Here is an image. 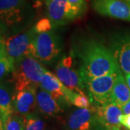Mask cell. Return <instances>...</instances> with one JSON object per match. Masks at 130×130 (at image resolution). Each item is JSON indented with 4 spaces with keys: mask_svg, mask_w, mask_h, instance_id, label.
Segmentation results:
<instances>
[{
    "mask_svg": "<svg viewBox=\"0 0 130 130\" xmlns=\"http://www.w3.org/2000/svg\"><path fill=\"white\" fill-rule=\"evenodd\" d=\"M72 53L79 61L78 70L84 83L120 69L111 48L95 38L82 41L74 46Z\"/></svg>",
    "mask_w": 130,
    "mask_h": 130,
    "instance_id": "obj_1",
    "label": "cell"
},
{
    "mask_svg": "<svg viewBox=\"0 0 130 130\" xmlns=\"http://www.w3.org/2000/svg\"><path fill=\"white\" fill-rule=\"evenodd\" d=\"M1 25L12 32L28 27L34 18V10L27 0H0Z\"/></svg>",
    "mask_w": 130,
    "mask_h": 130,
    "instance_id": "obj_2",
    "label": "cell"
},
{
    "mask_svg": "<svg viewBox=\"0 0 130 130\" xmlns=\"http://www.w3.org/2000/svg\"><path fill=\"white\" fill-rule=\"evenodd\" d=\"M46 71L41 63L32 56H26L16 62L12 73L14 93L28 88H40L41 79Z\"/></svg>",
    "mask_w": 130,
    "mask_h": 130,
    "instance_id": "obj_3",
    "label": "cell"
},
{
    "mask_svg": "<svg viewBox=\"0 0 130 130\" xmlns=\"http://www.w3.org/2000/svg\"><path fill=\"white\" fill-rule=\"evenodd\" d=\"M62 41L54 30L37 34L34 40L32 57L41 63L51 64L60 55Z\"/></svg>",
    "mask_w": 130,
    "mask_h": 130,
    "instance_id": "obj_4",
    "label": "cell"
},
{
    "mask_svg": "<svg viewBox=\"0 0 130 130\" xmlns=\"http://www.w3.org/2000/svg\"><path fill=\"white\" fill-rule=\"evenodd\" d=\"M46 6L47 18L54 27L66 25L84 14L68 0H46Z\"/></svg>",
    "mask_w": 130,
    "mask_h": 130,
    "instance_id": "obj_5",
    "label": "cell"
},
{
    "mask_svg": "<svg viewBox=\"0 0 130 130\" xmlns=\"http://www.w3.org/2000/svg\"><path fill=\"white\" fill-rule=\"evenodd\" d=\"M37 33L34 26L21 33L12 35L5 39L6 51L15 62L26 56H32L34 40Z\"/></svg>",
    "mask_w": 130,
    "mask_h": 130,
    "instance_id": "obj_6",
    "label": "cell"
},
{
    "mask_svg": "<svg viewBox=\"0 0 130 130\" xmlns=\"http://www.w3.org/2000/svg\"><path fill=\"white\" fill-rule=\"evenodd\" d=\"M120 70V69H119ZM119 71L85 82V88L95 105H103L112 101V93Z\"/></svg>",
    "mask_w": 130,
    "mask_h": 130,
    "instance_id": "obj_7",
    "label": "cell"
},
{
    "mask_svg": "<svg viewBox=\"0 0 130 130\" xmlns=\"http://www.w3.org/2000/svg\"><path fill=\"white\" fill-rule=\"evenodd\" d=\"M74 56H63L56 66V76L66 87L77 93L84 94L85 84L82 79L79 70L74 67Z\"/></svg>",
    "mask_w": 130,
    "mask_h": 130,
    "instance_id": "obj_8",
    "label": "cell"
},
{
    "mask_svg": "<svg viewBox=\"0 0 130 130\" xmlns=\"http://www.w3.org/2000/svg\"><path fill=\"white\" fill-rule=\"evenodd\" d=\"M91 5L101 15L130 22V5L124 0H91Z\"/></svg>",
    "mask_w": 130,
    "mask_h": 130,
    "instance_id": "obj_9",
    "label": "cell"
},
{
    "mask_svg": "<svg viewBox=\"0 0 130 130\" xmlns=\"http://www.w3.org/2000/svg\"><path fill=\"white\" fill-rule=\"evenodd\" d=\"M98 120L105 126L107 130L118 129L121 126V118L123 115L121 107L113 101L103 105H95Z\"/></svg>",
    "mask_w": 130,
    "mask_h": 130,
    "instance_id": "obj_10",
    "label": "cell"
},
{
    "mask_svg": "<svg viewBox=\"0 0 130 130\" xmlns=\"http://www.w3.org/2000/svg\"><path fill=\"white\" fill-rule=\"evenodd\" d=\"M38 89L28 88L14 93L13 100V110L15 113L22 116H26L34 113L37 106Z\"/></svg>",
    "mask_w": 130,
    "mask_h": 130,
    "instance_id": "obj_11",
    "label": "cell"
},
{
    "mask_svg": "<svg viewBox=\"0 0 130 130\" xmlns=\"http://www.w3.org/2000/svg\"><path fill=\"white\" fill-rule=\"evenodd\" d=\"M97 120L95 107L78 108L69 116L67 126L70 130H93Z\"/></svg>",
    "mask_w": 130,
    "mask_h": 130,
    "instance_id": "obj_12",
    "label": "cell"
},
{
    "mask_svg": "<svg viewBox=\"0 0 130 130\" xmlns=\"http://www.w3.org/2000/svg\"><path fill=\"white\" fill-rule=\"evenodd\" d=\"M111 50L124 74L130 73V36H118L111 41Z\"/></svg>",
    "mask_w": 130,
    "mask_h": 130,
    "instance_id": "obj_13",
    "label": "cell"
},
{
    "mask_svg": "<svg viewBox=\"0 0 130 130\" xmlns=\"http://www.w3.org/2000/svg\"><path fill=\"white\" fill-rule=\"evenodd\" d=\"M40 88L50 93L60 105H70L67 101V92L69 88L66 87L61 82L56 74H52L46 70L42 76Z\"/></svg>",
    "mask_w": 130,
    "mask_h": 130,
    "instance_id": "obj_14",
    "label": "cell"
},
{
    "mask_svg": "<svg viewBox=\"0 0 130 130\" xmlns=\"http://www.w3.org/2000/svg\"><path fill=\"white\" fill-rule=\"evenodd\" d=\"M37 92V107L43 114L48 116H55L61 112V107L59 102L50 93L39 88Z\"/></svg>",
    "mask_w": 130,
    "mask_h": 130,
    "instance_id": "obj_15",
    "label": "cell"
},
{
    "mask_svg": "<svg viewBox=\"0 0 130 130\" xmlns=\"http://www.w3.org/2000/svg\"><path fill=\"white\" fill-rule=\"evenodd\" d=\"M129 100L130 89L126 83L125 77L120 69L113 89L112 101L120 107H122Z\"/></svg>",
    "mask_w": 130,
    "mask_h": 130,
    "instance_id": "obj_16",
    "label": "cell"
},
{
    "mask_svg": "<svg viewBox=\"0 0 130 130\" xmlns=\"http://www.w3.org/2000/svg\"><path fill=\"white\" fill-rule=\"evenodd\" d=\"M13 112V100L11 97L9 88L5 85V83H2L0 87L1 124H3Z\"/></svg>",
    "mask_w": 130,
    "mask_h": 130,
    "instance_id": "obj_17",
    "label": "cell"
},
{
    "mask_svg": "<svg viewBox=\"0 0 130 130\" xmlns=\"http://www.w3.org/2000/svg\"><path fill=\"white\" fill-rule=\"evenodd\" d=\"M16 62L6 51L5 38L1 37L0 43V77L4 79L10 73H13L15 70Z\"/></svg>",
    "mask_w": 130,
    "mask_h": 130,
    "instance_id": "obj_18",
    "label": "cell"
},
{
    "mask_svg": "<svg viewBox=\"0 0 130 130\" xmlns=\"http://www.w3.org/2000/svg\"><path fill=\"white\" fill-rule=\"evenodd\" d=\"M67 101L69 104H72L79 108H91V101L85 94L77 93L70 88L67 92Z\"/></svg>",
    "mask_w": 130,
    "mask_h": 130,
    "instance_id": "obj_19",
    "label": "cell"
},
{
    "mask_svg": "<svg viewBox=\"0 0 130 130\" xmlns=\"http://www.w3.org/2000/svg\"><path fill=\"white\" fill-rule=\"evenodd\" d=\"M1 130H25V118L13 112L1 124Z\"/></svg>",
    "mask_w": 130,
    "mask_h": 130,
    "instance_id": "obj_20",
    "label": "cell"
},
{
    "mask_svg": "<svg viewBox=\"0 0 130 130\" xmlns=\"http://www.w3.org/2000/svg\"><path fill=\"white\" fill-rule=\"evenodd\" d=\"M25 118V130H44L45 123L39 116L32 113Z\"/></svg>",
    "mask_w": 130,
    "mask_h": 130,
    "instance_id": "obj_21",
    "label": "cell"
},
{
    "mask_svg": "<svg viewBox=\"0 0 130 130\" xmlns=\"http://www.w3.org/2000/svg\"><path fill=\"white\" fill-rule=\"evenodd\" d=\"M35 30L37 34L46 32L52 30V28H54L53 25L50 21V20L48 18H43L38 21L36 25H33Z\"/></svg>",
    "mask_w": 130,
    "mask_h": 130,
    "instance_id": "obj_22",
    "label": "cell"
},
{
    "mask_svg": "<svg viewBox=\"0 0 130 130\" xmlns=\"http://www.w3.org/2000/svg\"><path fill=\"white\" fill-rule=\"evenodd\" d=\"M72 5L76 7L77 8L80 9L82 12H83L85 13V10H86V2L85 0H68Z\"/></svg>",
    "mask_w": 130,
    "mask_h": 130,
    "instance_id": "obj_23",
    "label": "cell"
},
{
    "mask_svg": "<svg viewBox=\"0 0 130 130\" xmlns=\"http://www.w3.org/2000/svg\"><path fill=\"white\" fill-rule=\"evenodd\" d=\"M121 123L125 128L130 130V114H123L121 118Z\"/></svg>",
    "mask_w": 130,
    "mask_h": 130,
    "instance_id": "obj_24",
    "label": "cell"
},
{
    "mask_svg": "<svg viewBox=\"0 0 130 130\" xmlns=\"http://www.w3.org/2000/svg\"><path fill=\"white\" fill-rule=\"evenodd\" d=\"M121 110L123 112V114H124V115L130 114V100L121 107Z\"/></svg>",
    "mask_w": 130,
    "mask_h": 130,
    "instance_id": "obj_25",
    "label": "cell"
},
{
    "mask_svg": "<svg viewBox=\"0 0 130 130\" xmlns=\"http://www.w3.org/2000/svg\"><path fill=\"white\" fill-rule=\"evenodd\" d=\"M93 130H107V129L103 124H101L98 120H97V122L95 125Z\"/></svg>",
    "mask_w": 130,
    "mask_h": 130,
    "instance_id": "obj_26",
    "label": "cell"
},
{
    "mask_svg": "<svg viewBox=\"0 0 130 130\" xmlns=\"http://www.w3.org/2000/svg\"><path fill=\"white\" fill-rule=\"evenodd\" d=\"M124 77H125V79L126 81V83H127V85H128V86H129V88L130 89V73L124 74Z\"/></svg>",
    "mask_w": 130,
    "mask_h": 130,
    "instance_id": "obj_27",
    "label": "cell"
},
{
    "mask_svg": "<svg viewBox=\"0 0 130 130\" xmlns=\"http://www.w3.org/2000/svg\"><path fill=\"white\" fill-rule=\"evenodd\" d=\"M111 130H129V129H127L126 128H125V129H124L122 126H121L120 128H118V129H111Z\"/></svg>",
    "mask_w": 130,
    "mask_h": 130,
    "instance_id": "obj_28",
    "label": "cell"
},
{
    "mask_svg": "<svg viewBox=\"0 0 130 130\" xmlns=\"http://www.w3.org/2000/svg\"><path fill=\"white\" fill-rule=\"evenodd\" d=\"M124 2H127L128 4H129L130 5V0H124Z\"/></svg>",
    "mask_w": 130,
    "mask_h": 130,
    "instance_id": "obj_29",
    "label": "cell"
},
{
    "mask_svg": "<svg viewBox=\"0 0 130 130\" xmlns=\"http://www.w3.org/2000/svg\"><path fill=\"white\" fill-rule=\"evenodd\" d=\"M36 1H38V0H36Z\"/></svg>",
    "mask_w": 130,
    "mask_h": 130,
    "instance_id": "obj_30",
    "label": "cell"
}]
</instances>
